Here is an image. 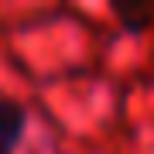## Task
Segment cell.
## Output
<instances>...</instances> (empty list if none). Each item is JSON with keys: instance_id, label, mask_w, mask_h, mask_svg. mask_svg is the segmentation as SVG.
<instances>
[{"instance_id": "1", "label": "cell", "mask_w": 154, "mask_h": 154, "mask_svg": "<svg viewBox=\"0 0 154 154\" xmlns=\"http://www.w3.org/2000/svg\"><path fill=\"white\" fill-rule=\"evenodd\" d=\"M24 134V110L11 99H0V154H14Z\"/></svg>"}, {"instance_id": "2", "label": "cell", "mask_w": 154, "mask_h": 154, "mask_svg": "<svg viewBox=\"0 0 154 154\" xmlns=\"http://www.w3.org/2000/svg\"><path fill=\"white\" fill-rule=\"evenodd\" d=\"M116 17H120L130 31L154 28V4H123V7H116Z\"/></svg>"}]
</instances>
